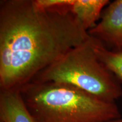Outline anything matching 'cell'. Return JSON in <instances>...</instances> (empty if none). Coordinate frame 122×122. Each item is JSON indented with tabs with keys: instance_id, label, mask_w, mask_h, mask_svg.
I'll use <instances>...</instances> for the list:
<instances>
[{
	"instance_id": "cell-5",
	"label": "cell",
	"mask_w": 122,
	"mask_h": 122,
	"mask_svg": "<svg viewBox=\"0 0 122 122\" xmlns=\"http://www.w3.org/2000/svg\"><path fill=\"white\" fill-rule=\"evenodd\" d=\"M0 121L35 122L19 89L0 90Z\"/></svg>"
},
{
	"instance_id": "cell-4",
	"label": "cell",
	"mask_w": 122,
	"mask_h": 122,
	"mask_svg": "<svg viewBox=\"0 0 122 122\" xmlns=\"http://www.w3.org/2000/svg\"><path fill=\"white\" fill-rule=\"evenodd\" d=\"M88 32L105 46L122 51V0L110 3L102 14L101 20Z\"/></svg>"
},
{
	"instance_id": "cell-7",
	"label": "cell",
	"mask_w": 122,
	"mask_h": 122,
	"mask_svg": "<svg viewBox=\"0 0 122 122\" xmlns=\"http://www.w3.org/2000/svg\"><path fill=\"white\" fill-rule=\"evenodd\" d=\"M94 48L99 59L122 82V51L109 50L96 38Z\"/></svg>"
},
{
	"instance_id": "cell-3",
	"label": "cell",
	"mask_w": 122,
	"mask_h": 122,
	"mask_svg": "<svg viewBox=\"0 0 122 122\" xmlns=\"http://www.w3.org/2000/svg\"><path fill=\"white\" fill-rule=\"evenodd\" d=\"M95 41L89 35L31 81L71 85L105 101L115 102L122 96L120 81L97 57Z\"/></svg>"
},
{
	"instance_id": "cell-8",
	"label": "cell",
	"mask_w": 122,
	"mask_h": 122,
	"mask_svg": "<svg viewBox=\"0 0 122 122\" xmlns=\"http://www.w3.org/2000/svg\"><path fill=\"white\" fill-rule=\"evenodd\" d=\"M38 6L44 9L72 6L75 0H35Z\"/></svg>"
},
{
	"instance_id": "cell-2",
	"label": "cell",
	"mask_w": 122,
	"mask_h": 122,
	"mask_svg": "<svg viewBox=\"0 0 122 122\" xmlns=\"http://www.w3.org/2000/svg\"><path fill=\"white\" fill-rule=\"evenodd\" d=\"M19 90L35 122H109L122 118L115 102L71 85L31 81Z\"/></svg>"
},
{
	"instance_id": "cell-9",
	"label": "cell",
	"mask_w": 122,
	"mask_h": 122,
	"mask_svg": "<svg viewBox=\"0 0 122 122\" xmlns=\"http://www.w3.org/2000/svg\"><path fill=\"white\" fill-rule=\"evenodd\" d=\"M109 122H122V118L118 119H117V120H114Z\"/></svg>"
},
{
	"instance_id": "cell-10",
	"label": "cell",
	"mask_w": 122,
	"mask_h": 122,
	"mask_svg": "<svg viewBox=\"0 0 122 122\" xmlns=\"http://www.w3.org/2000/svg\"><path fill=\"white\" fill-rule=\"evenodd\" d=\"M0 122H1V121H0Z\"/></svg>"
},
{
	"instance_id": "cell-6",
	"label": "cell",
	"mask_w": 122,
	"mask_h": 122,
	"mask_svg": "<svg viewBox=\"0 0 122 122\" xmlns=\"http://www.w3.org/2000/svg\"><path fill=\"white\" fill-rule=\"evenodd\" d=\"M109 0H75L71 10L79 22L88 31L94 27L101 17L103 7Z\"/></svg>"
},
{
	"instance_id": "cell-1",
	"label": "cell",
	"mask_w": 122,
	"mask_h": 122,
	"mask_svg": "<svg viewBox=\"0 0 122 122\" xmlns=\"http://www.w3.org/2000/svg\"><path fill=\"white\" fill-rule=\"evenodd\" d=\"M71 7L1 1L0 90L19 89L89 37Z\"/></svg>"
}]
</instances>
